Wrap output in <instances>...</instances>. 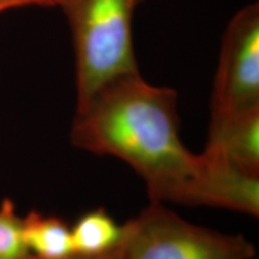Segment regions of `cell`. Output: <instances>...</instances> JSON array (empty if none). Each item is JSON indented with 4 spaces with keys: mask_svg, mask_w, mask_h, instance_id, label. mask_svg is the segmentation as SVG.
<instances>
[{
    "mask_svg": "<svg viewBox=\"0 0 259 259\" xmlns=\"http://www.w3.org/2000/svg\"><path fill=\"white\" fill-rule=\"evenodd\" d=\"M31 259H37L35 257H32ZM61 259H122L121 255V250H120V245L118 247L113 248V250L105 252V253H100V254H79V253H72L67 257L61 258Z\"/></svg>",
    "mask_w": 259,
    "mask_h": 259,
    "instance_id": "9",
    "label": "cell"
},
{
    "mask_svg": "<svg viewBox=\"0 0 259 259\" xmlns=\"http://www.w3.org/2000/svg\"><path fill=\"white\" fill-rule=\"evenodd\" d=\"M144 0H60L76 58L77 105L125 74L138 73L132 22Z\"/></svg>",
    "mask_w": 259,
    "mask_h": 259,
    "instance_id": "2",
    "label": "cell"
},
{
    "mask_svg": "<svg viewBox=\"0 0 259 259\" xmlns=\"http://www.w3.org/2000/svg\"><path fill=\"white\" fill-rule=\"evenodd\" d=\"M24 240L23 219L16 212L11 200H3L0 205V259H31Z\"/></svg>",
    "mask_w": 259,
    "mask_h": 259,
    "instance_id": "8",
    "label": "cell"
},
{
    "mask_svg": "<svg viewBox=\"0 0 259 259\" xmlns=\"http://www.w3.org/2000/svg\"><path fill=\"white\" fill-rule=\"evenodd\" d=\"M27 5H31L30 0H0V12H4L6 10Z\"/></svg>",
    "mask_w": 259,
    "mask_h": 259,
    "instance_id": "10",
    "label": "cell"
},
{
    "mask_svg": "<svg viewBox=\"0 0 259 259\" xmlns=\"http://www.w3.org/2000/svg\"><path fill=\"white\" fill-rule=\"evenodd\" d=\"M71 142L128 163L154 202L259 213V177L205 151L191 153L179 135L177 92L151 85L139 72L111 80L77 105Z\"/></svg>",
    "mask_w": 259,
    "mask_h": 259,
    "instance_id": "1",
    "label": "cell"
},
{
    "mask_svg": "<svg viewBox=\"0 0 259 259\" xmlns=\"http://www.w3.org/2000/svg\"><path fill=\"white\" fill-rule=\"evenodd\" d=\"M122 259H252L255 248L240 234L192 225L161 202L122 225Z\"/></svg>",
    "mask_w": 259,
    "mask_h": 259,
    "instance_id": "3",
    "label": "cell"
},
{
    "mask_svg": "<svg viewBox=\"0 0 259 259\" xmlns=\"http://www.w3.org/2000/svg\"><path fill=\"white\" fill-rule=\"evenodd\" d=\"M60 0H30L31 5L38 6H58Z\"/></svg>",
    "mask_w": 259,
    "mask_h": 259,
    "instance_id": "11",
    "label": "cell"
},
{
    "mask_svg": "<svg viewBox=\"0 0 259 259\" xmlns=\"http://www.w3.org/2000/svg\"><path fill=\"white\" fill-rule=\"evenodd\" d=\"M259 107V6L239 10L227 25L216 71L211 113Z\"/></svg>",
    "mask_w": 259,
    "mask_h": 259,
    "instance_id": "4",
    "label": "cell"
},
{
    "mask_svg": "<svg viewBox=\"0 0 259 259\" xmlns=\"http://www.w3.org/2000/svg\"><path fill=\"white\" fill-rule=\"evenodd\" d=\"M206 153L247 173L259 174V107L211 113Z\"/></svg>",
    "mask_w": 259,
    "mask_h": 259,
    "instance_id": "5",
    "label": "cell"
},
{
    "mask_svg": "<svg viewBox=\"0 0 259 259\" xmlns=\"http://www.w3.org/2000/svg\"><path fill=\"white\" fill-rule=\"evenodd\" d=\"M23 233L32 257L61 259L74 253L71 227L58 216L30 211L23 219Z\"/></svg>",
    "mask_w": 259,
    "mask_h": 259,
    "instance_id": "6",
    "label": "cell"
},
{
    "mask_svg": "<svg viewBox=\"0 0 259 259\" xmlns=\"http://www.w3.org/2000/svg\"><path fill=\"white\" fill-rule=\"evenodd\" d=\"M124 227L103 209L85 212L71 227L74 253L100 254L118 247Z\"/></svg>",
    "mask_w": 259,
    "mask_h": 259,
    "instance_id": "7",
    "label": "cell"
}]
</instances>
